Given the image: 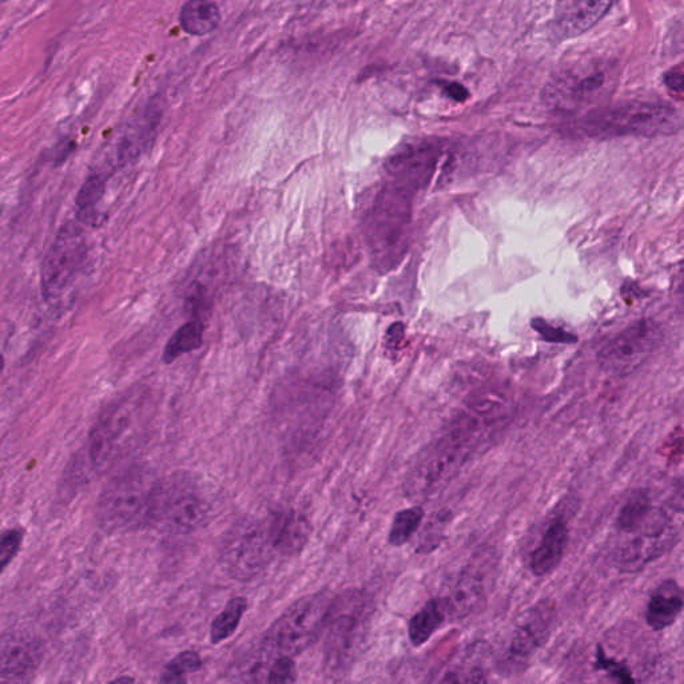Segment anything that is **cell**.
<instances>
[{
	"label": "cell",
	"instance_id": "ba28073f",
	"mask_svg": "<svg viewBox=\"0 0 684 684\" xmlns=\"http://www.w3.org/2000/svg\"><path fill=\"white\" fill-rule=\"evenodd\" d=\"M614 75L610 65L588 59L564 67L544 89V101L556 111L575 113L610 93Z\"/></svg>",
	"mask_w": 684,
	"mask_h": 684
},
{
	"label": "cell",
	"instance_id": "5bb4252c",
	"mask_svg": "<svg viewBox=\"0 0 684 684\" xmlns=\"http://www.w3.org/2000/svg\"><path fill=\"white\" fill-rule=\"evenodd\" d=\"M43 658L41 640L25 631L10 632L0 639V679L22 682L31 678Z\"/></svg>",
	"mask_w": 684,
	"mask_h": 684
},
{
	"label": "cell",
	"instance_id": "74e56055",
	"mask_svg": "<svg viewBox=\"0 0 684 684\" xmlns=\"http://www.w3.org/2000/svg\"><path fill=\"white\" fill-rule=\"evenodd\" d=\"M444 91L447 93L448 97L455 99L457 102H464L468 98V90L457 83H448L444 86Z\"/></svg>",
	"mask_w": 684,
	"mask_h": 684
},
{
	"label": "cell",
	"instance_id": "e0dca14e",
	"mask_svg": "<svg viewBox=\"0 0 684 684\" xmlns=\"http://www.w3.org/2000/svg\"><path fill=\"white\" fill-rule=\"evenodd\" d=\"M556 620V610L551 600H542L524 616L516 627L511 642V654L527 659L534 655L550 638Z\"/></svg>",
	"mask_w": 684,
	"mask_h": 684
},
{
	"label": "cell",
	"instance_id": "7a4b0ae2",
	"mask_svg": "<svg viewBox=\"0 0 684 684\" xmlns=\"http://www.w3.org/2000/svg\"><path fill=\"white\" fill-rule=\"evenodd\" d=\"M216 509L213 489L208 481L189 471H176L159 477L155 489L150 527L174 535L200 530Z\"/></svg>",
	"mask_w": 684,
	"mask_h": 684
},
{
	"label": "cell",
	"instance_id": "4dcf8cb0",
	"mask_svg": "<svg viewBox=\"0 0 684 684\" xmlns=\"http://www.w3.org/2000/svg\"><path fill=\"white\" fill-rule=\"evenodd\" d=\"M23 536L22 528H10L0 534V574L10 566L19 551H21Z\"/></svg>",
	"mask_w": 684,
	"mask_h": 684
},
{
	"label": "cell",
	"instance_id": "f35d334b",
	"mask_svg": "<svg viewBox=\"0 0 684 684\" xmlns=\"http://www.w3.org/2000/svg\"><path fill=\"white\" fill-rule=\"evenodd\" d=\"M666 83L670 89H674L676 93H682L683 91V74L682 71H671L666 75Z\"/></svg>",
	"mask_w": 684,
	"mask_h": 684
},
{
	"label": "cell",
	"instance_id": "836d02e7",
	"mask_svg": "<svg viewBox=\"0 0 684 684\" xmlns=\"http://www.w3.org/2000/svg\"><path fill=\"white\" fill-rule=\"evenodd\" d=\"M167 664L176 668L181 674L188 675L201 670L202 659L196 651H182L181 654H178L176 658L171 659Z\"/></svg>",
	"mask_w": 684,
	"mask_h": 684
},
{
	"label": "cell",
	"instance_id": "d4e9b609",
	"mask_svg": "<svg viewBox=\"0 0 684 684\" xmlns=\"http://www.w3.org/2000/svg\"><path fill=\"white\" fill-rule=\"evenodd\" d=\"M106 193V178L101 173L91 174L83 182L75 198L78 208V220L87 226L101 225L106 217L97 210V205Z\"/></svg>",
	"mask_w": 684,
	"mask_h": 684
},
{
	"label": "cell",
	"instance_id": "7402d4cb",
	"mask_svg": "<svg viewBox=\"0 0 684 684\" xmlns=\"http://www.w3.org/2000/svg\"><path fill=\"white\" fill-rule=\"evenodd\" d=\"M568 543V527L562 519L554 520L544 532L542 542L532 552L530 568L532 574L543 578L558 568L563 560Z\"/></svg>",
	"mask_w": 684,
	"mask_h": 684
},
{
	"label": "cell",
	"instance_id": "cb8c5ba5",
	"mask_svg": "<svg viewBox=\"0 0 684 684\" xmlns=\"http://www.w3.org/2000/svg\"><path fill=\"white\" fill-rule=\"evenodd\" d=\"M448 622L447 612L440 598L429 600L419 612L409 620V640L415 647L424 646L439 628Z\"/></svg>",
	"mask_w": 684,
	"mask_h": 684
},
{
	"label": "cell",
	"instance_id": "60d3db41",
	"mask_svg": "<svg viewBox=\"0 0 684 684\" xmlns=\"http://www.w3.org/2000/svg\"><path fill=\"white\" fill-rule=\"evenodd\" d=\"M6 361L5 357H3L2 353H0V375L3 373V369H5Z\"/></svg>",
	"mask_w": 684,
	"mask_h": 684
},
{
	"label": "cell",
	"instance_id": "3957f363",
	"mask_svg": "<svg viewBox=\"0 0 684 684\" xmlns=\"http://www.w3.org/2000/svg\"><path fill=\"white\" fill-rule=\"evenodd\" d=\"M158 480L145 467L130 468L114 477L99 496L97 516L101 526L118 532L150 527Z\"/></svg>",
	"mask_w": 684,
	"mask_h": 684
},
{
	"label": "cell",
	"instance_id": "ac0fdd59",
	"mask_svg": "<svg viewBox=\"0 0 684 684\" xmlns=\"http://www.w3.org/2000/svg\"><path fill=\"white\" fill-rule=\"evenodd\" d=\"M265 524L274 552L282 556L300 554L312 534L309 519L294 509L273 512Z\"/></svg>",
	"mask_w": 684,
	"mask_h": 684
},
{
	"label": "cell",
	"instance_id": "6da1fadb",
	"mask_svg": "<svg viewBox=\"0 0 684 684\" xmlns=\"http://www.w3.org/2000/svg\"><path fill=\"white\" fill-rule=\"evenodd\" d=\"M488 435L477 425L457 417L448 432L429 445L405 477V495L425 500L455 476Z\"/></svg>",
	"mask_w": 684,
	"mask_h": 684
},
{
	"label": "cell",
	"instance_id": "9c48e42d",
	"mask_svg": "<svg viewBox=\"0 0 684 684\" xmlns=\"http://www.w3.org/2000/svg\"><path fill=\"white\" fill-rule=\"evenodd\" d=\"M612 560L624 574H634L662 558L679 543L680 524L663 508H654L650 518L631 534L623 535Z\"/></svg>",
	"mask_w": 684,
	"mask_h": 684
},
{
	"label": "cell",
	"instance_id": "52a82bcc",
	"mask_svg": "<svg viewBox=\"0 0 684 684\" xmlns=\"http://www.w3.org/2000/svg\"><path fill=\"white\" fill-rule=\"evenodd\" d=\"M332 602L328 592H318L292 604L266 632V650L292 658L308 650L324 632Z\"/></svg>",
	"mask_w": 684,
	"mask_h": 684
},
{
	"label": "cell",
	"instance_id": "484cf974",
	"mask_svg": "<svg viewBox=\"0 0 684 684\" xmlns=\"http://www.w3.org/2000/svg\"><path fill=\"white\" fill-rule=\"evenodd\" d=\"M204 325L200 320H192L182 325L167 341L162 360L165 364L174 363L181 356L201 348L204 342Z\"/></svg>",
	"mask_w": 684,
	"mask_h": 684
},
{
	"label": "cell",
	"instance_id": "d6986e66",
	"mask_svg": "<svg viewBox=\"0 0 684 684\" xmlns=\"http://www.w3.org/2000/svg\"><path fill=\"white\" fill-rule=\"evenodd\" d=\"M612 6L614 5L611 2H598V0L560 2L556 6V14L552 22L554 33L564 39L587 33L610 13Z\"/></svg>",
	"mask_w": 684,
	"mask_h": 684
},
{
	"label": "cell",
	"instance_id": "8fae6325",
	"mask_svg": "<svg viewBox=\"0 0 684 684\" xmlns=\"http://www.w3.org/2000/svg\"><path fill=\"white\" fill-rule=\"evenodd\" d=\"M274 554L265 520L241 519L229 528L222 540V564L236 579L249 580L261 574Z\"/></svg>",
	"mask_w": 684,
	"mask_h": 684
},
{
	"label": "cell",
	"instance_id": "8992f818",
	"mask_svg": "<svg viewBox=\"0 0 684 684\" xmlns=\"http://www.w3.org/2000/svg\"><path fill=\"white\" fill-rule=\"evenodd\" d=\"M145 407L141 396L130 395L106 408L90 432L87 453L93 467L106 469L134 447L145 424Z\"/></svg>",
	"mask_w": 684,
	"mask_h": 684
},
{
	"label": "cell",
	"instance_id": "2e32d148",
	"mask_svg": "<svg viewBox=\"0 0 684 684\" xmlns=\"http://www.w3.org/2000/svg\"><path fill=\"white\" fill-rule=\"evenodd\" d=\"M436 151L431 147H408L388 159L387 173L389 182L407 190L419 189L431 180L436 170Z\"/></svg>",
	"mask_w": 684,
	"mask_h": 684
},
{
	"label": "cell",
	"instance_id": "277c9868",
	"mask_svg": "<svg viewBox=\"0 0 684 684\" xmlns=\"http://www.w3.org/2000/svg\"><path fill=\"white\" fill-rule=\"evenodd\" d=\"M409 194L388 182L369 209L365 228L373 265L380 272L396 268L407 252L411 225Z\"/></svg>",
	"mask_w": 684,
	"mask_h": 684
},
{
	"label": "cell",
	"instance_id": "d590c367",
	"mask_svg": "<svg viewBox=\"0 0 684 684\" xmlns=\"http://www.w3.org/2000/svg\"><path fill=\"white\" fill-rule=\"evenodd\" d=\"M405 337V325L403 322H395L388 329L387 336H385V348L388 351H399L401 344H403Z\"/></svg>",
	"mask_w": 684,
	"mask_h": 684
},
{
	"label": "cell",
	"instance_id": "9a60e30c",
	"mask_svg": "<svg viewBox=\"0 0 684 684\" xmlns=\"http://www.w3.org/2000/svg\"><path fill=\"white\" fill-rule=\"evenodd\" d=\"M161 117L162 111L159 110L157 103H149L130 119L114 142L115 165H130L149 149L157 134Z\"/></svg>",
	"mask_w": 684,
	"mask_h": 684
},
{
	"label": "cell",
	"instance_id": "ffe728a7",
	"mask_svg": "<svg viewBox=\"0 0 684 684\" xmlns=\"http://www.w3.org/2000/svg\"><path fill=\"white\" fill-rule=\"evenodd\" d=\"M484 599V583L479 572H461L448 594L440 598L447 612L448 620L467 618L480 607Z\"/></svg>",
	"mask_w": 684,
	"mask_h": 684
},
{
	"label": "cell",
	"instance_id": "30bf717a",
	"mask_svg": "<svg viewBox=\"0 0 684 684\" xmlns=\"http://www.w3.org/2000/svg\"><path fill=\"white\" fill-rule=\"evenodd\" d=\"M87 242L78 225L66 224L46 253L41 270L43 297L53 304L61 300L85 269Z\"/></svg>",
	"mask_w": 684,
	"mask_h": 684
},
{
	"label": "cell",
	"instance_id": "8d00e7d4",
	"mask_svg": "<svg viewBox=\"0 0 684 684\" xmlns=\"http://www.w3.org/2000/svg\"><path fill=\"white\" fill-rule=\"evenodd\" d=\"M159 684H188V679H186V675L181 674L176 668L166 664L165 668H163L161 679H159Z\"/></svg>",
	"mask_w": 684,
	"mask_h": 684
},
{
	"label": "cell",
	"instance_id": "5b68a950",
	"mask_svg": "<svg viewBox=\"0 0 684 684\" xmlns=\"http://www.w3.org/2000/svg\"><path fill=\"white\" fill-rule=\"evenodd\" d=\"M582 129L596 138L658 137L680 129V117L662 103L628 102L592 111L583 119Z\"/></svg>",
	"mask_w": 684,
	"mask_h": 684
},
{
	"label": "cell",
	"instance_id": "603a6c76",
	"mask_svg": "<svg viewBox=\"0 0 684 684\" xmlns=\"http://www.w3.org/2000/svg\"><path fill=\"white\" fill-rule=\"evenodd\" d=\"M221 22L220 7L206 0H192L182 6L180 23L182 29L194 37L213 33Z\"/></svg>",
	"mask_w": 684,
	"mask_h": 684
},
{
	"label": "cell",
	"instance_id": "7c38bea8",
	"mask_svg": "<svg viewBox=\"0 0 684 684\" xmlns=\"http://www.w3.org/2000/svg\"><path fill=\"white\" fill-rule=\"evenodd\" d=\"M662 340V329L656 322L636 321L603 345L598 353L600 368L615 377L631 375L650 360Z\"/></svg>",
	"mask_w": 684,
	"mask_h": 684
},
{
	"label": "cell",
	"instance_id": "1f68e13d",
	"mask_svg": "<svg viewBox=\"0 0 684 684\" xmlns=\"http://www.w3.org/2000/svg\"><path fill=\"white\" fill-rule=\"evenodd\" d=\"M439 684H487V674L476 664H465L449 670Z\"/></svg>",
	"mask_w": 684,
	"mask_h": 684
},
{
	"label": "cell",
	"instance_id": "4316f807",
	"mask_svg": "<svg viewBox=\"0 0 684 684\" xmlns=\"http://www.w3.org/2000/svg\"><path fill=\"white\" fill-rule=\"evenodd\" d=\"M246 608H248V600L241 598V596L226 604L224 611L214 619L212 628H210V640L213 644L224 642L236 632Z\"/></svg>",
	"mask_w": 684,
	"mask_h": 684
},
{
	"label": "cell",
	"instance_id": "44dd1931",
	"mask_svg": "<svg viewBox=\"0 0 684 684\" xmlns=\"http://www.w3.org/2000/svg\"><path fill=\"white\" fill-rule=\"evenodd\" d=\"M683 611V592L675 580H664L648 600L646 622L654 631H663L678 620Z\"/></svg>",
	"mask_w": 684,
	"mask_h": 684
},
{
	"label": "cell",
	"instance_id": "f546056e",
	"mask_svg": "<svg viewBox=\"0 0 684 684\" xmlns=\"http://www.w3.org/2000/svg\"><path fill=\"white\" fill-rule=\"evenodd\" d=\"M594 666L595 670L607 672L618 684H638L630 667L626 663L608 656L602 644H598L596 647Z\"/></svg>",
	"mask_w": 684,
	"mask_h": 684
},
{
	"label": "cell",
	"instance_id": "f1b7e54d",
	"mask_svg": "<svg viewBox=\"0 0 684 684\" xmlns=\"http://www.w3.org/2000/svg\"><path fill=\"white\" fill-rule=\"evenodd\" d=\"M424 520L423 508L413 507L397 512L389 531V543L393 547L404 546L413 538Z\"/></svg>",
	"mask_w": 684,
	"mask_h": 684
},
{
	"label": "cell",
	"instance_id": "d6a6232c",
	"mask_svg": "<svg viewBox=\"0 0 684 684\" xmlns=\"http://www.w3.org/2000/svg\"><path fill=\"white\" fill-rule=\"evenodd\" d=\"M297 680L296 663L292 656H277L268 675V684H294Z\"/></svg>",
	"mask_w": 684,
	"mask_h": 684
},
{
	"label": "cell",
	"instance_id": "ab89813d",
	"mask_svg": "<svg viewBox=\"0 0 684 684\" xmlns=\"http://www.w3.org/2000/svg\"><path fill=\"white\" fill-rule=\"evenodd\" d=\"M109 684H139L137 680L131 676H119V678L111 680Z\"/></svg>",
	"mask_w": 684,
	"mask_h": 684
},
{
	"label": "cell",
	"instance_id": "83f0119b",
	"mask_svg": "<svg viewBox=\"0 0 684 684\" xmlns=\"http://www.w3.org/2000/svg\"><path fill=\"white\" fill-rule=\"evenodd\" d=\"M652 511L654 507L646 495L639 493L638 496L631 497L618 513L616 530L623 535L631 534L643 526L644 522L650 518Z\"/></svg>",
	"mask_w": 684,
	"mask_h": 684
},
{
	"label": "cell",
	"instance_id": "4fadbf2b",
	"mask_svg": "<svg viewBox=\"0 0 684 684\" xmlns=\"http://www.w3.org/2000/svg\"><path fill=\"white\" fill-rule=\"evenodd\" d=\"M367 612V599L359 591L345 592L340 598L333 600L324 628L325 651L329 663L337 666L348 659L355 640L359 638Z\"/></svg>",
	"mask_w": 684,
	"mask_h": 684
},
{
	"label": "cell",
	"instance_id": "e575fe53",
	"mask_svg": "<svg viewBox=\"0 0 684 684\" xmlns=\"http://www.w3.org/2000/svg\"><path fill=\"white\" fill-rule=\"evenodd\" d=\"M532 325H534V329L538 330L547 341L576 342V337L572 336V334L564 332L563 329L554 328V326H551L546 321L539 320V318L538 320H534Z\"/></svg>",
	"mask_w": 684,
	"mask_h": 684
}]
</instances>
